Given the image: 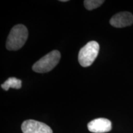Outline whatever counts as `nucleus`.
Returning a JSON list of instances; mask_svg holds the SVG:
<instances>
[{
    "label": "nucleus",
    "mask_w": 133,
    "mask_h": 133,
    "mask_svg": "<svg viewBox=\"0 0 133 133\" xmlns=\"http://www.w3.org/2000/svg\"><path fill=\"white\" fill-rule=\"evenodd\" d=\"M29 32L22 24L15 25L10 31L6 41V48L9 51H17L21 49L27 40Z\"/></svg>",
    "instance_id": "obj_1"
},
{
    "label": "nucleus",
    "mask_w": 133,
    "mask_h": 133,
    "mask_svg": "<svg viewBox=\"0 0 133 133\" xmlns=\"http://www.w3.org/2000/svg\"><path fill=\"white\" fill-rule=\"evenodd\" d=\"M110 24L116 28L130 26L133 24V15L129 12H119L111 18Z\"/></svg>",
    "instance_id": "obj_6"
},
{
    "label": "nucleus",
    "mask_w": 133,
    "mask_h": 133,
    "mask_svg": "<svg viewBox=\"0 0 133 133\" xmlns=\"http://www.w3.org/2000/svg\"><path fill=\"white\" fill-rule=\"evenodd\" d=\"M104 3V1L103 0H85L84 1V4L86 9L91 11L99 8Z\"/></svg>",
    "instance_id": "obj_8"
},
{
    "label": "nucleus",
    "mask_w": 133,
    "mask_h": 133,
    "mask_svg": "<svg viewBox=\"0 0 133 133\" xmlns=\"http://www.w3.org/2000/svg\"><path fill=\"white\" fill-rule=\"evenodd\" d=\"M21 129L23 133H53L52 129L47 124L33 119L24 121Z\"/></svg>",
    "instance_id": "obj_4"
},
{
    "label": "nucleus",
    "mask_w": 133,
    "mask_h": 133,
    "mask_svg": "<svg viewBox=\"0 0 133 133\" xmlns=\"http://www.w3.org/2000/svg\"><path fill=\"white\" fill-rule=\"evenodd\" d=\"M60 1H61V2H66V1H68L67 0H61Z\"/></svg>",
    "instance_id": "obj_9"
},
{
    "label": "nucleus",
    "mask_w": 133,
    "mask_h": 133,
    "mask_svg": "<svg viewBox=\"0 0 133 133\" xmlns=\"http://www.w3.org/2000/svg\"><path fill=\"white\" fill-rule=\"evenodd\" d=\"M22 87V81L15 77L9 78L7 80L1 84V88L5 91H8L10 88L20 89Z\"/></svg>",
    "instance_id": "obj_7"
},
{
    "label": "nucleus",
    "mask_w": 133,
    "mask_h": 133,
    "mask_svg": "<svg viewBox=\"0 0 133 133\" xmlns=\"http://www.w3.org/2000/svg\"><path fill=\"white\" fill-rule=\"evenodd\" d=\"M99 51V44L95 41L88 42L79 51L78 62L83 67L91 65L97 58Z\"/></svg>",
    "instance_id": "obj_3"
},
{
    "label": "nucleus",
    "mask_w": 133,
    "mask_h": 133,
    "mask_svg": "<svg viewBox=\"0 0 133 133\" xmlns=\"http://www.w3.org/2000/svg\"><path fill=\"white\" fill-rule=\"evenodd\" d=\"M88 128L91 132H107L112 129V123L107 118H99L91 121L88 124Z\"/></svg>",
    "instance_id": "obj_5"
},
{
    "label": "nucleus",
    "mask_w": 133,
    "mask_h": 133,
    "mask_svg": "<svg viewBox=\"0 0 133 133\" xmlns=\"http://www.w3.org/2000/svg\"><path fill=\"white\" fill-rule=\"evenodd\" d=\"M61 56L59 51L54 50L51 51L33 64V70L40 74L49 72L58 64Z\"/></svg>",
    "instance_id": "obj_2"
}]
</instances>
